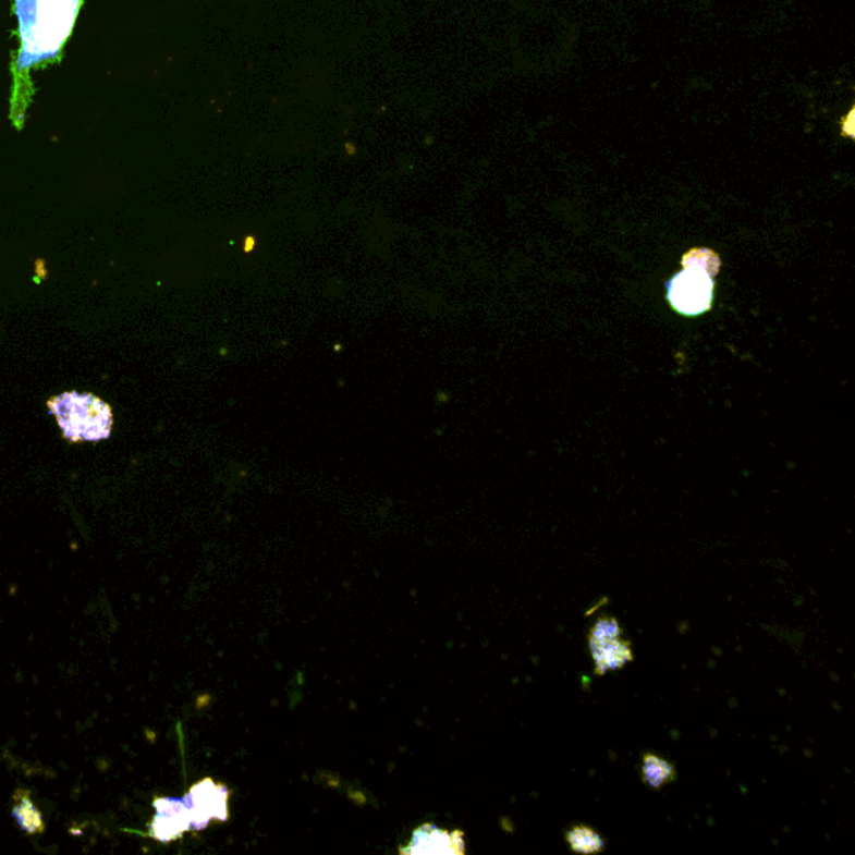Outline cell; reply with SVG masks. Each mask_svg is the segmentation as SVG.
Segmentation results:
<instances>
[{"mask_svg": "<svg viewBox=\"0 0 855 855\" xmlns=\"http://www.w3.org/2000/svg\"><path fill=\"white\" fill-rule=\"evenodd\" d=\"M84 0H12L19 49L12 61L11 121L22 130L36 87L33 71L61 62Z\"/></svg>", "mask_w": 855, "mask_h": 855, "instance_id": "6da1fadb", "label": "cell"}, {"mask_svg": "<svg viewBox=\"0 0 855 855\" xmlns=\"http://www.w3.org/2000/svg\"><path fill=\"white\" fill-rule=\"evenodd\" d=\"M719 256L710 249H692L682 259L684 271L667 283L670 305L685 316H698L712 308L713 280L720 271Z\"/></svg>", "mask_w": 855, "mask_h": 855, "instance_id": "7a4b0ae2", "label": "cell"}, {"mask_svg": "<svg viewBox=\"0 0 855 855\" xmlns=\"http://www.w3.org/2000/svg\"><path fill=\"white\" fill-rule=\"evenodd\" d=\"M47 406L58 419L65 440L72 443L106 440L111 435V406L94 394L71 391L50 398Z\"/></svg>", "mask_w": 855, "mask_h": 855, "instance_id": "3957f363", "label": "cell"}, {"mask_svg": "<svg viewBox=\"0 0 855 855\" xmlns=\"http://www.w3.org/2000/svg\"><path fill=\"white\" fill-rule=\"evenodd\" d=\"M231 789L216 784L212 779H203L190 789L184 797L191 809V832L208 829L209 823L230 819Z\"/></svg>", "mask_w": 855, "mask_h": 855, "instance_id": "277c9868", "label": "cell"}, {"mask_svg": "<svg viewBox=\"0 0 855 855\" xmlns=\"http://www.w3.org/2000/svg\"><path fill=\"white\" fill-rule=\"evenodd\" d=\"M155 817L147 826V835L161 844L180 841L191 832V809L186 797H156Z\"/></svg>", "mask_w": 855, "mask_h": 855, "instance_id": "5b68a950", "label": "cell"}, {"mask_svg": "<svg viewBox=\"0 0 855 855\" xmlns=\"http://www.w3.org/2000/svg\"><path fill=\"white\" fill-rule=\"evenodd\" d=\"M465 852V834L462 831L448 832L435 823L416 827L410 844L400 847V854L403 855H463Z\"/></svg>", "mask_w": 855, "mask_h": 855, "instance_id": "8992f818", "label": "cell"}, {"mask_svg": "<svg viewBox=\"0 0 855 855\" xmlns=\"http://www.w3.org/2000/svg\"><path fill=\"white\" fill-rule=\"evenodd\" d=\"M591 659L595 663V673L606 675L613 670L623 669L628 663L634 662V650L631 642L623 640L622 637L600 647L591 648Z\"/></svg>", "mask_w": 855, "mask_h": 855, "instance_id": "52a82bcc", "label": "cell"}, {"mask_svg": "<svg viewBox=\"0 0 855 855\" xmlns=\"http://www.w3.org/2000/svg\"><path fill=\"white\" fill-rule=\"evenodd\" d=\"M11 814L19 829L25 832V834H42L46 831L42 813L37 809L36 804L30 798V791H27V789L15 791L14 797H12Z\"/></svg>", "mask_w": 855, "mask_h": 855, "instance_id": "ba28073f", "label": "cell"}, {"mask_svg": "<svg viewBox=\"0 0 855 855\" xmlns=\"http://www.w3.org/2000/svg\"><path fill=\"white\" fill-rule=\"evenodd\" d=\"M676 779V769L670 760L647 752L642 757V781L651 791H662Z\"/></svg>", "mask_w": 855, "mask_h": 855, "instance_id": "9c48e42d", "label": "cell"}, {"mask_svg": "<svg viewBox=\"0 0 855 855\" xmlns=\"http://www.w3.org/2000/svg\"><path fill=\"white\" fill-rule=\"evenodd\" d=\"M570 851L576 854H598L606 848V841L588 826H573L565 834Z\"/></svg>", "mask_w": 855, "mask_h": 855, "instance_id": "30bf717a", "label": "cell"}, {"mask_svg": "<svg viewBox=\"0 0 855 855\" xmlns=\"http://www.w3.org/2000/svg\"><path fill=\"white\" fill-rule=\"evenodd\" d=\"M620 637H622V626H620L619 620L613 616H601L594 623L590 634H588V648L591 650V648L609 644Z\"/></svg>", "mask_w": 855, "mask_h": 855, "instance_id": "8fae6325", "label": "cell"}, {"mask_svg": "<svg viewBox=\"0 0 855 855\" xmlns=\"http://www.w3.org/2000/svg\"><path fill=\"white\" fill-rule=\"evenodd\" d=\"M842 134L847 137H854V109L848 112L847 118L842 122Z\"/></svg>", "mask_w": 855, "mask_h": 855, "instance_id": "7c38bea8", "label": "cell"}]
</instances>
